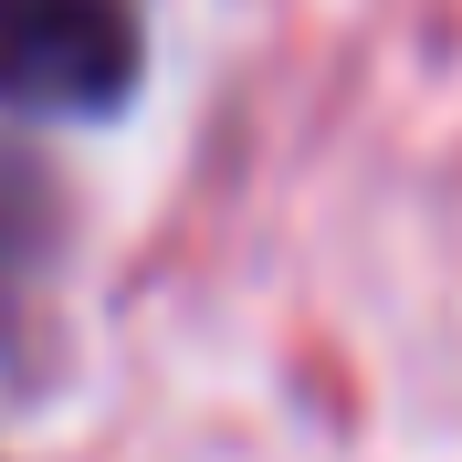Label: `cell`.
I'll use <instances>...</instances> for the list:
<instances>
[{
    "label": "cell",
    "instance_id": "2",
    "mask_svg": "<svg viewBox=\"0 0 462 462\" xmlns=\"http://www.w3.org/2000/svg\"><path fill=\"white\" fill-rule=\"evenodd\" d=\"M42 231H53V200H42V179L22 158H0V316H11V294H22L32 253H42Z\"/></svg>",
    "mask_w": 462,
    "mask_h": 462
},
{
    "label": "cell",
    "instance_id": "1",
    "mask_svg": "<svg viewBox=\"0 0 462 462\" xmlns=\"http://www.w3.org/2000/svg\"><path fill=\"white\" fill-rule=\"evenodd\" d=\"M126 0H0V106L11 116H116L137 85Z\"/></svg>",
    "mask_w": 462,
    "mask_h": 462
}]
</instances>
